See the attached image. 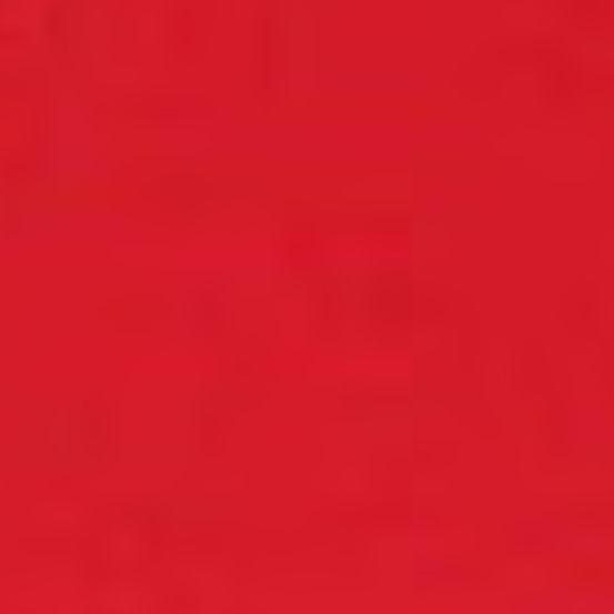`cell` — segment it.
I'll return each mask as SVG.
<instances>
[{
  "mask_svg": "<svg viewBox=\"0 0 614 614\" xmlns=\"http://www.w3.org/2000/svg\"><path fill=\"white\" fill-rule=\"evenodd\" d=\"M101 453V421L94 424L90 417H72L61 427H54L48 439V456L58 464H72V460H94Z\"/></svg>",
  "mask_w": 614,
  "mask_h": 614,
  "instance_id": "6da1fadb",
  "label": "cell"
}]
</instances>
